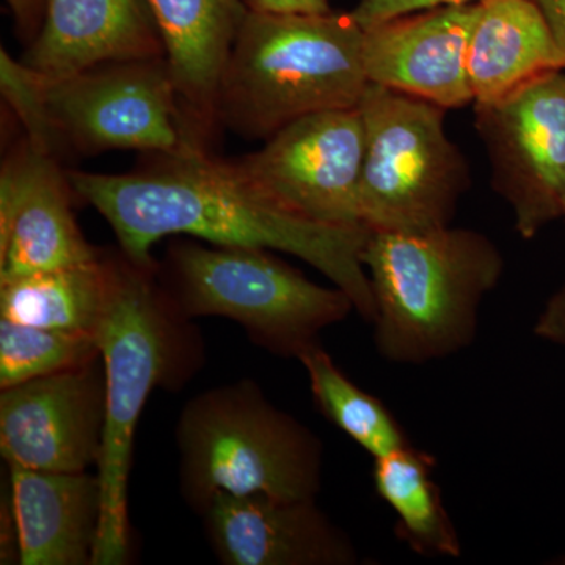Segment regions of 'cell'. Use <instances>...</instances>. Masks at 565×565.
Returning a JSON list of instances; mask_svg holds the SVG:
<instances>
[{
  "label": "cell",
  "mask_w": 565,
  "mask_h": 565,
  "mask_svg": "<svg viewBox=\"0 0 565 565\" xmlns=\"http://www.w3.org/2000/svg\"><path fill=\"white\" fill-rule=\"evenodd\" d=\"M161 33L182 118L193 141L210 151L221 131L217 95L245 14L244 0H145Z\"/></svg>",
  "instance_id": "9a60e30c"
},
{
  "label": "cell",
  "mask_w": 565,
  "mask_h": 565,
  "mask_svg": "<svg viewBox=\"0 0 565 565\" xmlns=\"http://www.w3.org/2000/svg\"><path fill=\"white\" fill-rule=\"evenodd\" d=\"M478 2H484V0H359L355 9L351 11V17L360 28L367 29L404 14L416 13V11Z\"/></svg>",
  "instance_id": "cb8c5ba5"
},
{
  "label": "cell",
  "mask_w": 565,
  "mask_h": 565,
  "mask_svg": "<svg viewBox=\"0 0 565 565\" xmlns=\"http://www.w3.org/2000/svg\"><path fill=\"white\" fill-rule=\"evenodd\" d=\"M494 191L533 239L561 218L565 188V70L550 71L489 104H473Z\"/></svg>",
  "instance_id": "30bf717a"
},
{
  "label": "cell",
  "mask_w": 565,
  "mask_h": 565,
  "mask_svg": "<svg viewBox=\"0 0 565 565\" xmlns=\"http://www.w3.org/2000/svg\"><path fill=\"white\" fill-rule=\"evenodd\" d=\"M0 88L2 96L20 120L24 137L41 150L52 152V140L44 117L41 74L24 62L14 61L6 50L0 51ZM55 156V154H54Z\"/></svg>",
  "instance_id": "603a6c76"
},
{
  "label": "cell",
  "mask_w": 565,
  "mask_h": 565,
  "mask_svg": "<svg viewBox=\"0 0 565 565\" xmlns=\"http://www.w3.org/2000/svg\"><path fill=\"white\" fill-rule=\"evenodd\" d=\"M21 565H92L102 525L98 473L9 465Z\"/></svg>",
  "instance_id": "e0dca14e"
},
{
  "label": "cell",
  "mask_w": 565,
  "mask_h": 565,
  "mask_svg": "<svg viewBox=\"0 0 565 565\" xmlns=\"http://www.w3.org/2000/svg\"><path fill=\"white\" fill-rule=\"evenodd\" d=\"M248 10L262 13L294 14V17H315L330 11V0H244Z\"/></svg>",
  "instance_id": "4316f807"
},
{
  "label": "cell",
  "mask_w": 565,
  "mask_h": 565,
  "mask_svg": "<svg viewBox=\"0 0 565 565\" xmlns=\"http://www.w3.org/2000/svg\"><path fill=\"white\" fill-rule=\"evenodd\" d=\"M107 296L96 330L106 373V427L98 473L102 525L92 565L131 561L129 476L137 424L151 393L180 390L199 373L204 345L192 319L178 310L159 280V263L140 264L103 250Z\"/></svg>",
  "instance_id": "7a4b0ae2"
},
{
  "label": "cell",
  "mask_w": 565,
  "mask_h": 565,
  "mask_svg": "<svg viewBox=\"0 0 565 565\" xmlns=\"http://www.w3.org/2000/svg\"><path fill=\"white\" fill-rule=\"evenodd\" d=\"M6 2L13 14L18 36L29 46L41 31L47 0H6Z\"/></svg>",
  "instance_id": "484cf974"
},
{
  "label": "cell",
  "mask_w": 565,
  "mask_h": 565,
  "mask_svg": "<svg viewBox=\"0 0 565 565\" xmlns=\"http://www.w3.org/2000/svg\"><path fill=\"white\" fill-rule=\"evenodd\" d=\"M102 359L95 334L40 329L0 318V390Z\"/></svg>",
  "instance_id": "7402d4cb"
},
{
  "label": "cell",
  "mask_w": 565,
  "mask_h": 565,
  "mask_svg": "<svg viewBox=\"0 0 565 565\" xmlns=\"http://www.w3.org/2000/svg\"><path fill=\"white\" fill-rule=\"evenodd\" d=\"M363 158L364 126L356 106L289 122L262 150L233 163L252 188L281 210L305 221L355 226L364 225Z\"/></svg>",
  "instance_id": "9c48e42d"
},
{
  "label": "cell",
  "mask_w": 565,
  "mask_h": 565,
  "mask_svg": "<svg viewBox=\"0 0 565 565\" xmlns=\"http://www.w3.org/2000/svg\"><path fill=\"white\" fill-rule=\"evenodd\" d=\"M534 334L545 343L565 349V282L535 319Z\"/></svg>",
  "instance_id": "d4e9b609"
},
{
  "label": "cell",
  "mask_w": 565,
  "mask_h": 565,
  "mask_svg": "<svg viewBox=\"0 0 565 565\" xmlns=\"http://www.w3.org/2000/svg\"><path fill=\"white\" fill-rule=\"evenodd\" d=\"M166 57L145 0H47L36 39L22 62L61 77L110 62Z\"/></svg>",
  "instance_id": "2e32d148"
},
{
  "label": "cell",
  "mask_w": 565,
  "mask_h": 565,
  "mask_svg": "<svg viewBox=\"0 0 565 565\" xmlns=\"http://www.w3.org/2000/svg\"><path fill=\"white\" fill-rule=\"evenodd\" d=\"M479 2L404 14L363 29L370 84L444 107L473 104L467 55Z\"/></svg>",
  "instance_id": "4fadbf2b"
},
{
  "label": "cell",
  "mask_w": 565,
  "mask_h": 565,
  "mask_svg": "<svg viewBox=\"0 0 565 565\" xmlns=\"http://www.w3.org/2000/svg\"><path fill=\"white\" fill-rule=\"evenodd\" d=\"M41 88L58 159L111 150L207 152L188 131L166 57L103 63L61 77L41 74Z\"/></svg>",
  "instance_id": "ba28073f"
},
{
  "label": "cell",
  "mask_w": 565,
  "mask_h": 565,
  "mask_svg": "<svg viewBox=\"0 0 565 565\" xmlns=\"http://www.w3.org/2000/svg\"><path fill=\"white\" fill-rule=\"evenodd\" d=\"M57 156L22 139L0 170V281L95 262Z\"/></svg>",
  "instance_id": "7c38bea8"
},
{
  "label": "cell",
  "mask_w": 565,
  "mask_h": 565,
  "mask_svg": "<svg viewBox=\"0 0 565 565\" xmlns=\"http://www.w3.org/2000/svg\"><path fill=\"white\" fill-rule=\"evenodd\" d=\"M68 177L77 200L103 215L132 262L156 263L152 247L169 236L288 253L343 289L364 321H374V294L363 264L371 230L297 217L252 188L233 161L211 152L150 154L134 172L68 170Z\"/></svg>",
  "instance_id": "6da1fadb"
},
{
  "label": "cell",
  "mask_w": 565,
  "mask_h": 565,
  "mask_svg": "<svg viewBox=\"0 0 565 565\" xmlns=\"http://www.w3.org/2000/svg\"><path fill=\"white\" fill-rule=\"evenodd\" d=\"M360 215L371 232L427 233L451 225L470 184L462 151L445 131L444 107L367 84Z\"/></svg>",
  "instance_id": "52a82bcc"
},
{
  "label": "cell",
  "mask_w": 565,
  "mask_h": 565,
  "mask_svg": "<svg viewBox=\"0 0 565 565\" xmlns=\"http://www.w3.org/2000/svg\"><path fill=\"white\" fill-rule=\"evenodd\" d=\"M107 296L103 248L95 262L0 281V318L96 337Z\"/></svg>",
  "instance_id": "ffe728a7"
},
{
  "label": "cell",
  "mask_w": 565,
  "mask_h": 565,
  "mask_svg": "<svg viewBox=\"0 0 565 565\" xmlns=\"http://www.w3.org/2000/svg\"><path fill=\"white\" fill-rule=\"evenodd\" d=\"M363 264L373 288L374 344L382 359L423 364L463 351L479 307L501 280L500 248L475 230L371 232Z\"/></svg>",
  "instance_id": "3957f363"
},
{
  "label": "cell",
  "mask_w": 565,
  "mask_h": 565,
  "mask_svg": "<svg viewBox=\"0 0 565 565\" xmlns=\"http://www.w3.org/2000/svg\"><path fill=\"white\" fill-rule=\"evenodd\" d=\"M561 218L565 221V188L563 193V202H561Z\"/></svg>",
  "instance_id": "f1b7e54d"
},
{
  "label": "cell",
  "mask_w": 565,
  "mask_h": 565,
  "mask_svg": "<svg viewBox=\"0 0 565 565\" xmlns=\"http://www.w3.org/2000/svg\"><path fill=\"white\" fill-rule=\"evenodd\" d=\"M473 104H489L550 71L565 70V55L533 0H484L467 55Z\"/></svg>",
  "instance_id": "ac0fdd59"
},
{
  "label": "cell",
  "mask_w": 565,
  "mask_h": 565,
  "mask_svg": "<svg viewBox=\"0 0 565 565\" xmlns=\"http://www.w3.org/2000/svg\"><path fill=\"white\" fill-rule=\"evenodd\" d=\"M225 565H355L352 539L316 500L217 493L200 514Z\"/></svg>",
  "instance_id": "5bb4252c"
},
{
  "label": "cell",
  "mask_w": 565,
  "mask_h": 565,
  "mask_svg": "<svg viewBox=\"0 0 565 565\" xmlns=\"http://www.w3.org/2000/svg\"><path fill=\"white\" fill-rule=\"evenodd\" d=\"M106 412L102 359L3 388L0 455L7 467L90 471L102 456Z\"/></svg>",
  "instance_id": "8fae6325"
},
{
  "label": "cell",
  "mask_w": 565,
  "mask_h": 565,
  "mask_svg": "<svg viewBox=\"0 0 565 565\" xmlns=\"http://www.w3.org/2000/svg\"><path fill=\"white\" fill-rule=\"evenodd\" d=\"M159 280L185 318L239 323L259 348L299 359L319 334L355 310L338 286L308 280L270 250L177 241L159 263Z\"/></svg>",
  "instance_id": "8992f818"
},
{
  "label": "cell",
  "mask_w": 565,
  "mask_h": 565,
  "mask_svg": "<svg viewBox=\"0 0 565 565\" xmlns=\"http://www.w3.org/2000/svg\"><path fill=\"white\" fill-rule=\"evenodd\" d=\"M363 29L349 13L245 10L217 95L221 128L267 140L289 122L359 106L367 77Z\"/></svg>",
  "instance_id": "277c9868"
},
{
  "label": "cell",
  "mask_w": 565,
  "mask_h": 565,
  "mask_svg": "<svg viewBox=\"0 0 565 565\" xmlns=\"http://www.w3.org/2000/svg\"><path fill=\"white\" fill-rule=\"evenodd\" d=\"M177 445L181 497L199 515L217 493L316 500L321 492V438L250 379L189 399Z\"/></svg>",
  "instance_id": "5b68a950"
},
{
  "label": "cell",
  "mask_w": 565,
  "mask_h": 565,
  "mask_svg": "<svg viewBox=\"0 0 565 565\" xmlns=\"http://www.w3.org/2000/svg\"><path fill=\"white\" fill-rule=\"evenodd\" d=\"M297 360L307 373L319 412L373 459L412 445L386 405L353 384L321 344L311 345Z\"/></svg>",
  "instance_id": "44dd1931"
},
{
  "label": "cell",
  "mask_w": 565,
  "mask_h": 565,
  "mask_svg": "<svg viewBox=\"0 0 565 565\" xmlns=\"http://www.w3.org/2000/svg\"><path fill=\"white\" fill-rule=\"evenodd\" d=\"M544 14L565 55V0H533Z\"/></svg>",
  "instance_id": "83f0119b"
},
{
  "label": "cell",
  "mask_w": 565,
  "mask_h": 565,
  "mask_svg": "<svg viewBox=\"0 0 565 565\" xmlns=\"http://www.w3.org/2000/svg\"><path fill=\"white\" fill-rule=\"evenodd\" d=\"M437 460L411 445L374 459L379 497L396 515V535L422 556L460 557L462 544L434 479Z\"/></svg>",
  "instance_id": "d6986e66"
}]
</instances>
